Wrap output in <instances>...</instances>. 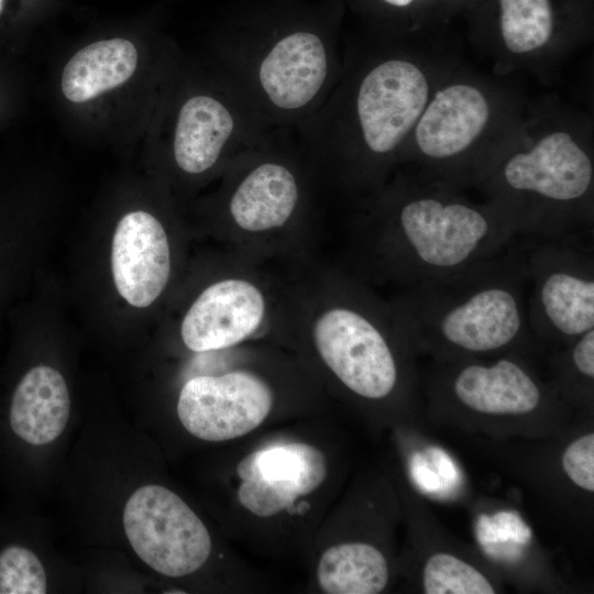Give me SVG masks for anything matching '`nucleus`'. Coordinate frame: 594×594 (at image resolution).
Segmentation results:
<instances>
[{
  "label": "nucleus",
  "instance_id": "8",
  "mask_svg": "<svg viewBox=\"0 0 594 594\" xmlns=\"http://www.w3.org/2000/svg\"><path fill=\"white\" fill-rule=\"evenodd\" d=\"M527 316L543 350L594 329V252L590 240L524 238Z\"/></svg>",
  "mask_w": 594,
  "mask_h": 594
},
{
  "label": "nucleus",
  "instance_id": "16",
  "mask_svg": "<svg viewBox=\"0 0 594 594\" xmlns=\"http://www.w3.org/2000/svg\"><path fill=\"white\" fill-rule=\"evenodd\" d=\"M298 185L282 164L264 163L251 170L230 199L233 222L248 232H265L284 226L295 211Z\"/></svg>",
  "mask_w": 594,
  "mask_h": 594
},
{
  "label": "nucleus",
  "instance_id": "24",
  "mask_svg": "<svg viewBox=\"0 0 594 594\" xmlns=\"http://www.w3.org/2000/svg\"><path fill=\"white\" fill-rule=\"evenodd\" d=\"M383 1L394 8L404 9V8L410 7L418 0H383Z\"/></svg>",
  "mask_w": 594,
  "mask_h": 594
},
{
  "label": "nucleus",
  "instance_id": "13",
  "mask_svg": "<svg viewBox=\"0 0 594 594\" xmlns=\"http://www.w3.org/2000/svg\"><path fill=\"white\" fill-rule=\"evenodd\" d=\"M118 293L132 306H150L164 290L170 273V251L162 223L151 213L132 211L118 223L111 250Z\"/></svg>",
  "mask_w": 594,
  "mask_h": 594
},
{
  "label": "nucleus",
  "instance_id": "21",
  "mask_svg": "<svg viewBox=\"0 0 594 594\" xmlns=\"http://www.w3.org/2000/svg\"><path fill=\"white\" fill-rule=\"evenodd\" d=\"M422 588L427 594H493L492 581L457 554L432 553L422 568Z\"/></svg>",
  "mask_w": 594,
  "mask_h": 594
},
{
  "label": "nucleus",
  "instance_id": "6",
  "mask_svg": "<svg viewBox=\"0 0 594 594\" xmlns=\"http://www.w3.org/2000/svg\"><path fill=\"white\" fill-rule=\"evenodd\" d=\"M326 309L314 324V341L322 361L354 395L383 400L403 389L411 394L415 353L393 311L355 296Z\"/></svg>",
  "mask_w": 594,
  "mask_h": 594
},
{
  "label": "nucleus",
  "instance_id": "18",
  "mask_svg": "<svg viewBox=\"0 0 594 594\" xmlns=\"http://www.w3.org/2000/svg\"><path fill=\"white\" fill-rule=\"evenodd\" d=\"M138 65V51L125 38L102 40L79 50L65 65L62 91L80 103L125 82Z\"/></svg>",
  "mask_w": 594,
  "mask_h": 594
},
{
  "label": "nucleus",
  "instance_id": "17",
  "mask_svg": "<svg viewBox=\"0 0 594 594\" xmlns=\"http://www.w3.org/2000/svg\"><path fill=\"white\" fill-rule=\"evenodd\" d=\"M234 130V120L219 100L197 95L180 108L174 134V156L186 173L200 174L219 158Z\"/></svg>",
  "mask_w": 594,
  "mask_h": 594
},
{
  "label": "nucleus",
  "instance_id": "22",
  "mask_svg": "<svg viewBox=\"0 0 594 594\" xmlns=\"http://www.w3.org/2000/svg\"><path fill=\"white\" fill-rule=\"evenodd\" d=\"M46 574L31 550L9 546L0 552V594H44Z\"/></svg>",
  "mask_w": 594,
  "mask_h": 594
},
{
  "label": "nucleus",
  "instance_id": "14",
  "mask_svg": "<svg viewBox=\"0 0 594 594\" xmlns=\"http://www.w3.org/2000/svg\"><path fill=\"white\" fill-rule=\"evenodd\" d=\"M328 67L321 38L299 31L282 37L268 50L258 67V80L276 108L296 110L319 92Z\"/></svg>",
  "mask_w": 594,
  "mask_h": 594
},
{
  "label": "nucleus",
  "instance_id": "1",
  "mask_svg": "<svg viewBox=\"0 0 594 594\" xmlns=\"http://www.w3.org/2000/svg\"><path fill=\"white\" fill-rule=\"evenodd\" d=\"M472 188L519 238L590 240L594 229V121L554 96L530 100L519 136Z\"/></svg>",
  "mask_w": 594,
  "mask_h": 594
},
{
  "label": "nucleus",
  "instance_id": "15",
  "mask_svg": "<svg viewBox=\"0 0 594 594\" xmlns=\"http://www.w3.org/2000/svg\"><path fill=\"white\" fill-rule=\"evenodd\" d=\"M70 413L66 382L55 369L38 365L24 374L11 400L10 425L23 441L43 446L64 431Z\"/></svg>",
  "mask_w": 594,
  "mask_h": 594
},
{
  "label": "nucleus",
  "instance_id": "5",
  "mask_svg": "<svg viewBox=\"0 0 594 594\" xmlns=\"http://www.w3.org/2000/svg\"><path fill=\"white\" fill-rule=\"evenodd\" d=\"M356 74L346 112L354 176L380 183L400 154L440 80L461 61L457 50L420 43L388 47Z\"/></svg>",
  "mask_w": 594,
  "mask_h": 594
},
{
  "label": "nucleus",
  "instance_id": "2",
  "mask_svg": "<svg viewBox=\"0 0 594 594\" xmlns=\"http://www.w3.org/2000/svg\"><path fill=\"white\" fill-rule=\"evenodd\" d=\"M394 312L414 351L433 360L544 351L529 327L518 239L495 256L405 287Z\"/></svg>",
  "mask_w": 594,
  "mask_h": 594
},
{
  "label": "nucleus",
  "instance_id": "3",
  "mask_svg": "<svg viewBox=\"0 0 594 594\" xmlns=\"http://www.w3.org/2000/svg\"><path fill=\"white\" fill-rule=\"evenodd\" d=\"M465 191L400 173L380 194L372 213L383 273L408 287L495 256L519 239L494 205Z\"/></svg>",
  "mask_w": 594,
  "mask_h": 594
},
{
  "label": "nucleus",
  "instance_id": "9",
  "mask_svg": "<svg viewBox=\"0 0 594 594\" xmlns=\"http://www.w3.org/2000/svg\"><path fill=\"white\" fill-rule=\"evenodd\" d=\"M125 536L136 556L156 572L180 578L209 558V531L174 492L150 484L138 488L123 509Z\"/></svg>",
  "mask_w": 594,
  "mask_h": 594
},
{
  "label": "nucleus",
  "instance_id": "12",
  "mask_svg": "<svg viewBox=\"0 0 594 594\" xmlns=\"http://www.w3.org/2000/svg\"><path fill=\"white\" fill-rule=\"evenodd\" d=\"M266 305L260 288L245 279L228 278L208 286L186 312L180 334L194 352L232 346L261 326Z\"/></svg>",
  "mask_w": 594,
  "mask_h": 594
},
{
  "label": "nucleus",
  "instance_id": "7",
  "mask_svg": "<svg viewBox=\"0 0 594 594\" xmlns=\"http://www.w3.org/2000/svg\"><path fill=\"white\" fill-rule=\"evenodd\" d=\"M531 356L506 352L435 360L428 395L436 408L479 418H527L563 400L531 365Z\"/></svg>",
  "mask_w": 594,
  "mask_h": 594
},
{
  "label": "nucleus",
  "instance_id": "23",
  "mask_svg": "<svg viewBox=\"0 0 594 594\" xmlns=\"http://www.w3.org/2000/svg\"><path fill=\"white\" fill-rule=\"evenodd\" d=\"M565 476L579 488L594 492V433L586 432L564 449L561 457Z\"/></svg>",
  "mask_w": 594,
  "mask_h": 594
},
{
  "label": "nucleus",
  "instance_id": "11",
  "mask_svg": "<svg viewBox=\"0 0 594 594\" xmlns=\"http://www.w3.org/2000/svg\"><path fill=\"white\" fill-rule=\"evenodd\" d=\"M238 499L258 517L295 509V502L317 490L327 475L323 453L301 442L276 444L244 457L237 466Z\"/></svg>",
  "mask_w": 594,
  "mask_h": 594
},
{
  "label": "nucleus",
  "instance_id": "10",
  "mask_svg": "<svg viewBox=\"0 0 594 594\" xmlns=\"http://www.w3.org/2000/svg\"><path fill=\"white\" fill-rule=\"evenodd\" d=\"M272 406V391L262 378L234 371L188 380L178 396L177 415L196 438L219 442L256 429Z\"/></svg>",
  "mask_w": 594,
  "mask_h": 594
},
{
  "label": "nucleus",
  "instance_id": "20",
  "mask_svg": "<svg viewBox=\"0 0 594 594\" xmlns=\"http://www.w3.org/2000/svg\"><path fill=\"white\" fill-rule=\"evenodd\" d=\"M551 385L562 399H590L594 380V329L550 349Z\"/></svg>",
  "mask_w": 594,
  "mask_h": 594
},
{
  "label": "nucleus",
  "instance_id": "25",
  "mask_svg": "<svg viewBox=\"0 0 594 594\" xmlns=\"http://www.w3.org/2000/svg\"><path fill=\"white\" fill-rule=\"evenodd\" d=\"M3 0H0V11L2 10Z\"/></svg>",
  "mask_w": 594,
  "mask_h": 594
},
{
  "label": "nucleus",
  "instance_id": "19",
  "mask_svg": "<svg viewBox=\"0 0 594 594\" xmlns=\"http://www.w3.org/2000/svg\"><path fill=\"white\" fill-rule=\"evenodd\" d=\"M384 554L366 542H343L328 548L321 556L317 579L328 594H377L388 582Z\"/></svg>",
  "mask_w": 594,
  "mask_h": 594
},
{
  "label": "nucleus",
  "instance_id": "4",
  "mask_svg": "<svg viewBox=\"0 0 594 594\" xmlns=\"http://www.w3.org/2000/svg\"><path fill=\"white\" fill-rule=\"evenodd\" d=\"M529 102L519 77L482 72L461 59L433 90L399 164L468 190L519 136Z\"/></svg>",
  "mask_w": 594,
  "mask_h": 594
}]
</instances>
